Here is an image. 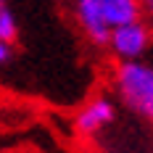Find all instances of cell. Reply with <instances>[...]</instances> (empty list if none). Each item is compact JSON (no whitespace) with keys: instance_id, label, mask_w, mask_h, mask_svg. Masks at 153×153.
Returning <instances> with one entry per match:
<instances>
[{"instance_id":"5","label":"cell","mask_w":153,"mask_h":153,"mask_svg":"<svg viewBox=\"0 0 153 153\" xmlns=\"http://www.w3.org/2000/svg\"><path fill=\"white\" fill-rule=\"evenodd\" d=\"M100 11H103V21L111 32L127 27L132 21H140V13H143L137 0H100Z\"/></svg>"},{"instance_id":"2","label":"cell","mask_w":153,"mask_h":153,"mask_svg":"<svg viewBox=\"0 0 153 153\" xmlns=\"http://www.w3.org/2000/svg\"><path fill=\"white\" fill-rule=\"evenodd\" d=\"M153 42V29L151 24H145L143 19L132 21L127 27H119L108 34L106 45L111 48V53L119 58L122 63H132V61H143V56L151 50Z\"/></svg>"},{"instance_id":"3","label":"cell","mask_w":153,"mask_h":153,"mask_svg":"<svg viewBox=\"0 0 153 153\" xmlns=\"http://www.w3.org/2000/svg\"><path fill=\"white\" fill-rule=\"evenodd\" d=\"M114 119H116V103H114L108 95H98V98L87 100L85 106L76 111L74 129L82 137H92V135H98L100 129H106Z\"/></svg>"},{"instance_id":"1","label":"cell","mask_w":153,"mask_h":153,"mask_svg":"<svg viewBox=\"0 0 153 153\" xmlns=\"http://www.w3.org/2000/svg\"><path fill=\"white\" fill-rule=\"evenodd\" d=\"M114 85H116V92L124 100V106L140 114L143 119L153 122V63H119V69L114 74Z\"/></svg>"},{"instance_id":"7","label":"cell","mask_w":153,"mask_h":153,"mask_svg":"<svg viewBox=\"0 0 153 153\" xmlns=\"http://www.w3.org/2000/svg\"><path fill=\"white\" fill-rule=\"evenodd\" d=\"M11 58H13V45H8V42H0V66H5Z\"/></svg>"},{"instance_id":"8","label":"cell","mask_w":153,"mask_h":153,"mask_svg":"<svg viewBox=\"0 0 153 153\" xmlns=\"http://www.w3.org/2000/svg\"><path fill=\"white\" fill-rule=\"evenodd\" d=\"M140 8H143V11H145V13L151 16V21H153V0H148V3H143V5H140Z\"/></svg>"},{"instance_id":"6","label":"cell","mask_w":153,"mask_h":153,"mask_svg":"<svg viewBox=\"0 0 153 153\" xmlns=\"http://www.w3.org/2000/svg\"><path fill=\"white\" fill-rule=\"evenodd\" d=\"M16 37H19V21H16V13L5 5V3H0V42L13 45Z\"/></svg>"},{"instance_id":"4","label":"cell","mask_w":153,"mask_h":153,"mask_svg":"<svg viewBox=\"0 0 153 153\" xmlns=\"http://www.w3.org/2000/svg\"><path fill=\"white\" fill-rule=\"evenodd\" d=\"M74 16L79 29L87 34V40H92L95 45H106L111 29L103 21V11H100V0H76L74 3Z\"/></svg>"}]
</instances>
